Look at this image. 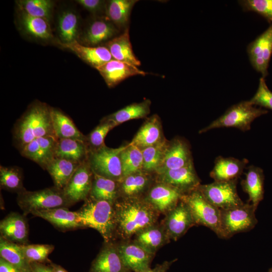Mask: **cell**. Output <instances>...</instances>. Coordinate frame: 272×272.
<instances>
[{"instance_id": "cell-1", "label": "cell", "mask_w": 272, "mask_h": 272, "mask_svg": "<svg viewBox=\"0 0 272 272\" xmlns=\"http://www.w3.org/2000/svg\"><path fill=\"white\" fill-rule=\"evenodd\" d=\"M115 237L130 240L157 223L160 215L144 198L119 199L114 203Z\"/></svg>"}, {"instance_id": "cell-2", "label": "cell", "mask_w": 272, "mask_h": 272, "mask_svg": "<svg viewBox=\"0 0 272 272\" xmlns=\"http://www.w3.org/2000/svg\"><path fill=\"white\" fill-rule=\"evenodd\" d=\"M50 110L46 103L35 100L15 122L12 130L13 144L19 152L37 138L56 136Z\"/></svg>"}, {"instance_id": "cell-3", "label": "cell", "mask_w": 272, "mask_h": 272, "mask_svg": "<svg viewBox=\"0 0 272 272\" xmlns=\"http://www.w3.org/2000/svg\"><path fill=\"white\" fill-rule=\"evenodd\" d=\"M114 203L88 197L77 211L84 228H91L97 230L104 242L114 241L115 238Z\"/></svg>"}, {"instance_id": "cell-4", "label": "cell", "mask_w": 272, "mask_h": 272, "mask_svg": "<svg viewBox=\"0 0 272 272\" xmlns=\"http://www.w3.org/2000/svg\"><path fill=\"white\" fill-rule=\"evenodd\" d=\"M17 201L26 216L35 211L68 208L73 205L66 197L63 190L54 186L35 191L25 189L18 193Z\"/></svg>"}, {"instance_id": "cell-5", "label": "cell", "mask_w": 272, "mask_h": 272, "mask_svg": "<svg viewBox=\"0 0 272 272\" xmlns=\"http://www.w3.org/2000/svg\"><path fill=\"white\" fill-rule=\"evenodd\" d=\"M267 113L264 109L254 107L249 101H242L230 107L224 114L199 132L221 127H234L246 131L250 129L251 124L255 118Z\"/></svg>"}, {"instance_id": "cell-6", "label": "cell", "mask_w": 272, "mask_h": 272, "mask_svg": "<svg viewBox=\"0 0 272 272\" xmlns=\"http://www.w3.org/2000/svg\"><path fill=\"white\" fill-rule=\"evenodd\" d=\"M257 208L250 203L221 210V229L222 239L248 232L254 228L258 221L255 212Z\"/></svg>"}, {"instance_id": "cell-7", "label": "cell", "mask_w": 272, "mask_h": 272, "mask_svg": "<svg viewBox=\"0 0 272 272\" xmlns=\"http://www.w3.org/2000/svg\"><path fill=\"white\" fill-rule=\"evenodd\" d=\"M181 199L189 208L196 225L206 226L222 238L221 210L210 202L197 189L184 194Z\"/></svg>"}, {"instance_id": "cell-8", "label": "cell", "mask_w": 272, "mask_h": 272, "mask_svg": "<svg viewBox=\"0 0 272 272\" xmlns=\"http://www.w3.org/2000/svg\"><path fill=\"white\" fill-rule=\"evenodd\" d=\"M125 146L114 149L104 145L99 148L89 150L88 161L93 172L119 181L123 177L120 154Z\"/></svg>"}, {"instance_id": "cell-9", "label": "cell", "mask_w": 272, "mask_h": 272, "mask_svg": "<svg viewBox=\"0 0 272 272\" xmlns=\"http://www.w3.org/2000/svg\"><path fill=\"white\" fill-rule=\"evenodd\" d=\"M238 179L228 181H214L200 184L198 189L212 204L220 210L238 207L244 203L237 191Z\"/></svg>"}, {"instance_id": "cell-10", "label": "cell", "mask_w": 272, "mask_h": 272, "mask_svg": "<svg viewBox=\"0 0 272 272\" xmlns=\"http://www.w3.org/2000/svg\"><path fill=\"white\" fill-rule=\"evenodd\" d=\"M155 181L165 183L186 194L198 188L200 184L193 163L180 168L155 174Z\"/></svg>"}, {"instance_id": "cell-11", "label": "cell", "mask_w": 272, "mask_h": 272, "mask_svg": "<svg viewBox=\"0 0 272 272\" xmlns=\"http://www.w3.org/2000/svg\"><path fill=\"white\" fill-rule=\"evenodd\" d=\"M169 239L177 241L196 225L187 205L182 199L161 223Z\"/></svg>"}, {"instance_id": "cell-12", "label": "cell", "mask_w": 272, "mask_h": 272, "mask_svg": "<svg viewBox=\"0 0 272 272\" xmlns=\"http://www.w3.org/2000/svg\"><path fill=\"white\" fill-rule=\"evenodd\" d=\"M93 177L87 159L79 165L63 189L66 197L73 205L89 197Z\"/></svg>"}, {"instance_id": "cell-13", "label": "cell", "mask_w": 272, "mask_h": 272, "mask_svg": "<svg viewBox=\"0 0 272 272\" xmlns=\"http://www.w3.org/2000/svg\"><path fill=\"white\" fill-rule=\"evenodd\" d=\"M183 195L174 187L155 181L144 198L160 214L166 215L177 206Z\"/></svg>"}, {"instance_id": "cell-14", "label": "cell", "mask_w": 272, "mask_h": 272, "mask_svg": "<svg viewBox=\"0 0 272 272\" xmlns=\"http://www.w3.org/2000/svg\"><path fill=\"white\" fill-rule=\"evenodd\" d=\"M191 164L193 160L188 144L183 139L175 138L168 141L161 164L155 174Z\"/></svg>"}, {"instance_id": "cell-15", "label": "cell", "mask_w": 272, "mask_h": 272, "mask_svg": "<svg viewBox=\"0 0 272 272\" xmlns=\"http://www.w3.org/2000/svg\"><path fill=\"white\" fill-rule=\"evenodd\" d=\"M119 30L106 16H95L85 28L81 40L84 45L101 46L118 35Z\"/></svg>"}, {"instance_id": "cell-16", "label": "cell", "mask_w": 272, "mask_h": 272, "mask_svg": "<svg viewBox=\"0 0 272 272\" xmlns=\"http://www.w3.org/2000/svg\"><path fill=\"white\" fill-rule=\"evenodd\" d=\"M118 248L126 266L132 272H143L151 268L155 255L132 240L117 242Z\"/></svg>"}, {"instance_id": "cell-17", "label": "cell", "mask_w": 272, "mask_h": 272, "mask_svg": "<svg viewBox=\"0 0 272 272\" xmlns=\"http://www.w3.org/2000/svg\"><path fill=\"white\" fill-rule=\"evenodd\" d=\"M88 272H132L125 264L117 242H104Z\"/></svg>"}, {"instance_id": "cell-18", "label": "cell", "mask_w": 272, "mask_h": 272, "mask_svg": "<svg viewBox=\"0 0 272 272\" xmlns=\"http://www.w3.org/2000/svg\"><path fill=\"white\" fill-rule=\"evenodd\" d=\"M247 52L252 66L266 76L272 53V25L249 45Z\"/></svg>"}, {"instance_id": "cell-19", "label": "cell", "mask_w": 272, "mask_h": 272, "mask_svg": "<svg viewBox=\"0 0 272 272\" xmlns=\"http://www.w3.org/2000/svg\"><path fill=\"white\" fill-rule=\"evenodd\" d=\"M155 181V174L143 170L123 177L118 181L119 199L144 198Z\"/></svg>"}, {"instance_id": "cell-20", "label": "cell", "mask_w": 272, "mask_h": 272, "mask_svg": "<svg viewBox=\"0 0 272 272\" xmlns=\"http://www.w3.org/2000/svg\"><path fill=\"white\" fill-rule=\"evenodd\" d=\"M58 138L49 135L37 138L27 145L20 152L21 155L37 163L45 170L55 158V149Z\"/></svg>"}, {"instance_id": "cell-21", "label": "cell", "mask_w": 272, "mask_h": 272, "mask_svg": "<svg viewBox=\"0 0 272 272\" xmlns=\"http://www.w3.org/2000/svg\"><path fill=\"white\" fill-rule=\"evenodd\" d=\"M109 88H113L126 79L137 75L145 76V72L129 63L114 59L96 69Z\"/></svg>"}, {"instance_id": "cell-22", "label": "cell", "mask_w": 272, "mask_h": 272, "mask_svg": "<svg viewBox=\"0 0 272 272\" xmlns=\"http://www.w3.org/2000/svg\"><path fill=\"white\" fill-rule=\"evenodd\" d=\"M31 214L46 220L54 228L61 231L84 228L77 211H71L68 208L61 207L37 211Z\"/></svg>"}, {"instance_id": "cell-23", "label": "cell", "mask_w": 272, "mask_h": 272, "mask_svg": "<svg viewBox=\"0 0 272 272\" xmlns=\"http://www.w3.org/2000/svg\"><path fill=\"white\" fill-rule=\"evenodd\" d=\"M1 236L19 245L28 244L29 228L26 216L11 212L0 222Z\"/></svg>"}, {"instance_id": "cell-24", "label": "cell", "mask_w": 272, "mask_h": 272, "mask_svg": "<svg viewBox=\"0 0 272 272\" xmlns=\"http://www.w3.org/2000/svg\"><path fill=\"white\" fill-rule=\"evenodd\" d=\"M160 117L154 114L147 118L130 143L140 149L166 141Z\"/></svg>"}, {"instance_id": "cell-25", "label": "cell", "mask_w": 272, "mask_h": 272, "mask_svg": "<svg viewBox=\"0 0 272 272\" xmlns=\"http://www.w3.org/2000/svg\"><path fill=\"white\" fill-rule=\"evenodd\" d=\"M61 46L73 52L80 58L96 69L113 59L109 50L105 46H88L77 40Z\"/></svg>"}, {"instance_id": "cell-26", "label": "cell", "mask_w": 272, "mask_h": 272, "mask_svg": "<svg viewBox=\"0 0 272 272\" xmlns=\"http://www.w3.org/2000/svg\"><path fill=\"white\" fill-rule=\"evenodd\" d=\"M247 159L239 160L233 157H218L210 173L214 181H228L238 179L247 164Z\"/></svg>"}, {"instance_id": "cell-27", "label": "cell", "mask_w": 272, "mask_h": 272, "mask_svg": "<svg viewBox=\"0 0 272 272\" xmlns=\"http://www.w3.org/2000/svg\"><path fill=\"white\" fill-rule=\"evenodd\" d=\"M109 50L113 59L129 63L137 66L141 65V61L133 53L130 41L129 28L105 44Z\"/></svg>"}, {"instance_id": "cell-28", "label": "cell", "mask_w": 272, "mask_h": 272, "mask_svg": "<svg viewBox=\"0 0 272 272\" xmlns=\"http://www.w3.org/2000/svg\"><path fill=\"white\" fill-rule=\"evenodd\" d=\"M89 152L87 142L73 139H58L54 157L82 163L88 159Z\"/></svg>"}, {"instance_id": "cell-29", "label": "cell", "mask_w": 272, "mask_h": 272, "mask_svg": "<svg viewBox=\"0 0 272 272\" xmlns=\"http://www.w3.org/2000/svg\"><path fill=\"white\" fill-rule=\"evenodd\" d=\"M264 179L262 169L252 165L248 167L245 178L241 182L243 191L249 197L247 202L256 208L263 198Z\"/></svg>"}, {"instance_id": "cell-30", "label": "cell", "mask_w": 272, "mask_h": 272, "mask_svg": "<svg viewBox=\"0 0 272 272\" xmlns=\"http://www.w3.org/2000/svg\"><path fill=\"white\" fill-rule=\"evenodd\" d=\"M132 240L155 254L170 241L161 223H157L142 231L133 237Z\"/></svg>"}, {"instance_id": "cell-31", "label": "cell", "mask_w": 272, "mask_h": 272, "mask_svg": "<svg viewBox=\"0 0 272 272\" xmlns=\"http://www.w3.org/2000/svg\"><path fill=\"white\" fill-rule=\"evenodd\" d=\"M52 127L58 139H73L87 142V135L83 134L71 118L59 109L51 107Z\"/></svg>"}, {"instance_id": "cell-32", "label": "cell", "mask_w": 272, "mask_h": 272, "mask_svg": "<svg viewBox=\"0 0 272 272\" xmlns=\"http://www.w3.org/2000/svg\"><path fill=\"white\" fill-rule=\"evenodd\" d=\"M137 0H110L107 1L105 16L119 30L128 27L130 16Z\"/></svg>"}, {"instance_id": "cell-33", "label": "cell", "mask_w": 272, "mask_h": 272, "mask_svg": "<svg viewBox=\"0 0 272 272\" xmlns=\"http://www.w3.org/2000/svg\"><path fill=\"white\" fill-rule=\"evenodd\" d=\"M19 18L21 28L28 35L42 40L52 38V34L47 20L29 15L22 10H20Z\"/></svg>"}, {"instance_id": "cell-34", "label": "cell", "mask_w": 272, "mask_h": 272, "mask_svg": "<svg viewBox=\"0 0 272 272\" xmlns=\"http://www.w3.org/2000/svg\"><path fill=\"white\" fill-rule=\"evenodd\" d=\"M81 164L65 159L54 158L45 170L51 177L54 186L63 190Z\"/></svg>"}, {"instance_id": "cell-35", "label": "cell", "mask_w": 272, "mask_h": 272, "mask_svg": "<svg viewBox=\"0 0 272 272\" xmlns=\"http://www.w3.org/2000/svg\"><path fill=\"white\" fill-rule=\"evenodd\" d=\"M151 101L145 99L142 102L130 104L103 118L116 126L125 121L145 118L150 113Z\"/></svg>"}, {"instance_id": "cell-36", "label": "cell", "mask_w": 272, "mask_h": 272, "mask_svg": "<svg viewBox=\"0 0 272 272\" xmlns=\"http://www.w3.org/2000/svg\"><path fill=\"white\" fill-rule=\"evenodd\" d=\"M89 197L114 203L119 198L118 181L94 173L92 186Z\"/></svg>"}, {"instance_id": "cell-37", "label": "cell", "mask_w": 272, "mask_h": 272, "mask_svg": "<svg viewBox=\"0 0 272 272\" xmlns=\"http://www.w3.org/2000/svg\"><path fill=\"white\" fill-rule=\"evenodd\" d=\"M0 256L21 272H32L30 263L25 257L19 244L0 237Z\"/></svg>"}, {"instance_id": "cell-38", "label": "cell", "mask_w": 272, "mask_h": 272, "mask_svg": "<svg viewBox=\"0 0 272 272\" xmlns=\"http://www.w3.org/2000/svg\"><path fill=\"white\" fill-rule=\"evenodd\" d=\"M120 157L123 177L143 170V155L138 147L129 143L125 145Z\"/></svg>"}, {"instance_id": "cell-39", "label": "cell", "mask_w": 272, "mask_h": 272, "mask_svg": "<svg viewBox=\"0 0 272 272\" xmlns=\"http://www.w3.org/2000/svg\"><path fill=\"white\" fill-rule=\"evenodd\" d=\"M0 185L2 189L17 194L25 190L22 169L17 166L1 165Z\"/></svg>"}, {"instance_id": "cell-40", "label": "cell", "mask_w": 272, "mask_h": 272, "mask_svg": "<svg viewBox=\"0 0 272 272\" xmlns=\"http://www.w3.org/2000/svg\"><path fill=\"white\" fill-rule=\"evenodd\" d=\"M79 19L77 14L71 11L63 12L58 20L59 36L63 43H68L76 40Z\"/></svg>"}, {"instance_id": "cell-41", "label": "cell", "mask_w": 272, "mask_h": 272, "mask_svg": "<svg viewBox=\"0 0 272 272\" xmlns=\"http://www.w3.org/2000/svg\"><path fill=\"white\" fill-rule=\"evenodd\" d=\"M168 141L158 145L141 149L143 164V170L155 174L159 168L163 157L164 152Z\"/></svg>"}, {"instance_id": "cell-42", "label": "cell", "mask_w": 272, "mask_h": 272, "mask_svg": "<svg viewBox=\"0 0 272 272\" xmlns=\"http://www.w3.org/2000/svg\"><path fill=\"white\" fill-rule=\"evenodd\" d=\"M19 10L29 15L49 22L53 3L49 0H21L17 2Z\"/></svg>"}, {"instance_id": "cell-43", "label": "cell", "mask_w": 272, "mask_h": 272, "mask_svg": "<svg viewBox=\"0 0 272 272\" xmlns=\"http://www.w3.org/2000/svg\"><path fill=\"white\" fill-rule=\"evenodd\" d=\"M21 249L27 259L31 262L50 263L48 255L53 251L54 246L51 244H37L20 245Z\"/></svg>"}, {"instance_id": "cell-44", "label": "cell", "mask_w": 272, "mask_h": 272, "mask_svg": "<svg viewBox=\"0 0 272 272\" xmlns=\"http://www.w3.org/2000/svg\"><path fill=\"white\" fill-rule=\"evenodd\" d=\"M115 126L113 123L103 118L99 124L87 135L89 150L96 149L104 145L105 137Z\"/></svg>"}, {"instance_id": "cell-45", "label": "cell", "mask_w": 272, "mask_h": 272, "mask_svg": "<svg viewBox=\"0 0 272 272\" xmlns=\"http://www.w3.org/2000/svg\"><path fill=\"white\" fill-rule=\"evenodd\" d=\"M239 2L245 11L258 13L272 25V0H243Z\"/></svg>"}, {"instance_id": "cell-46", "label": "cell", "mask_w": 272, "mask_h": 272, "mask_svg": "<svg viewBox=\"0 0 272 272\" xmlns=\"http://www.w3.org/2000/svg\"><path fill=\"white\" fill-rule=\"evenodd\" d=\"M249 101L253 105H259L272 110V92L268 88L263 77L260 78L257 90Z\"/></svg>"}, {"instance_id": "cell-47", "label": "cell", "mask_w": 272, "mask_h": 272, "mask_svg": "<svg viewBox=\"0 0 272 272\" xmlns=\"http://www.w3.org/2000/svg\"><path fill=\"white\" fill-rule=\"evenodd\" d=\"M76 2L87 10L95 15V16H102L100 15L103 13L105 15L107 1L102 0H78Z\"/></svg>"}, {"instance_id": "cell-48", "label": "cell", "mask_w": 272, "mask_h": 272, "mask_svg": "<svg viewBox=\"0 0 272 272\" xmlns=\"http://www.w3.org/2000/svg\"><path fill=\"white\" fill-rule=\"evenodd\" d=\"M177 260V259H174L171 261H164L161 263L156 264L154 267L150 268L143 272H167Z\"/></svg>"}, {"instance_id": "cell-49", "label": "cell", "mask_w": 272, "mask_h": 272, "mask_svg": "<svg viewBox=\"0 0 272 272\" xmlns=\"http://www.w3.org/2000/svg\"><path fill=\"white\" fill-rule=\"evenodd\" d=\"M30 265L32 272H52L51 267L49 264L39 262H31Z\"/></svg>"}, {"instance_id": "cell-50", "label": "cell", "mask_w": 272, "mask_h": 272, "mask_svg": "<svg viewBox=\"0 0 272 272\" xmlns=\"http://www.w3.org/2000/svg\"><path fill=\"white\" fill-rule=\"evenodd\" d=\"M0 272H21L17 268L0 257Z\"/></svg>"}, {"instance_id": "cell-51", "label": "cell", "mask_w": 272, "mask_h": 272, "mask_svg": "<svg viewBox=\"0 0 272 272\" xmlns=\"http://www.w3.org/2000/svg\"><path fill=\"white\" fill-rule=\"evenodd\" d=\"M52 272H68L66 269L60 265L50 262L49 263Z\"/></svg>"}, {"instance_id": "cell-52", "label": "cell", "mask_w": 272, "mask_h": 272, "mask_svg": "<svg viewBox=\"0 0 272 272\" xmlns=\"http://www.w3.org/2000/svg\"><path fill=\"white\" fill-rule=\"evenodd\" d=\"M267 272H272V267L269 269Z\"/></svg>"}]
</instances>
